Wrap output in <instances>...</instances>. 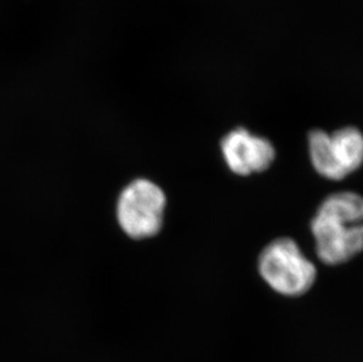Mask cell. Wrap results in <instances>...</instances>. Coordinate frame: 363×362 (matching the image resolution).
Masks as SVG:
<instances>
[{"instance_id":"5b68a950","label":"cell","mask_w":363,"mask_h":362,"mask_svg":"<svg viewBox=\"0 0 363 362\" xmlns=\"http://www.w3.org/2000/svg\"><path fill=\"white\" fill-rule=\"evenodd\" d=\"M220 147L228 168L241 177L267 171L277 157L274 146L267 138L250 133L243 127L228 132Z\"/></svg>"},{"instance_id":"3957f363","label":"cell","mask_w":363,"mask_h":362,"mask_svg":"<svg viewBox=\"0 0 363 362\" xmlns=\"http://www.w3.org/2000/svg\"><path fill=\"white\" fill-rule=\"evenodd\" d=\"M166 206L167 197L158 184L134 179L118 195L116 219L130 239H151L162 231Z\"/></svg>"},{"instance_id":"6da1fadb","label":"cell","mask_w":363,"mask_h":362,"mask_svg":"<svg viewBox=\"0 0 363 362\" xmlns=\"http://www.w3.org/2000/svg\"><path fill=\"white\" fill-rule=\"evenodd\" d=\"M316 254L325 265L348 263L363 251V197L339 192L323 200L311 222Z\"/></svg>"},{"instance_id":"7a4b0ae2","label":"cell","mask_w":363,"mask_h":362,"mask_svg":"<svg viewBox=\"0 0 363 362\" xmlns=\"http://www.w3.org/2000/svg\"><path fill=\"white\" fill-rule=\"evenodd\" d=\"M257 270L264 283L284 297H301L315 284L318 270L291 238H279L261 251Z\"/></svg>"},{"instance_id":"277c9868","label":"cell","mask_w":363,"mask_h":362,"mask_svg":"<svg viewBox=\"0 0 363 362\" xmlns=\"http://www.w3.org/2000/svg\"><path fill=\"white\" fill-rule=\"evenodd\" d=\"M308 150L313 168L321 177L342 180L363 165V134L352 126L333 133L313 130L308 134Z\"/></svg>"}]
</instances>
